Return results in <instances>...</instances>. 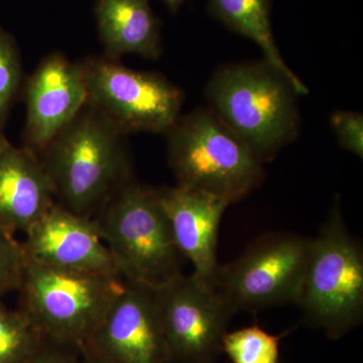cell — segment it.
Returning <instances> with one entry per match:
<instances>
[{
  "label": "cell",
  "instance_id": "cell-1",
  "mask_svg": "<svg viewBox=\"0 0 363 363\" xmlns=\"http://www.w3.org/2000/svg\"><path fill=\"white\" fill-rule=\"evenodd\" d=\"M125 136L87 102L39 157L56 202L92 218L116 189L133 178Z\"/></svg>",
  "mask_w": 363,
  "mask_h": 363
},
{
  "label": "cell",
  "instance_id": "cell-2",
  "mask_svg": "<svg viewBox=\"0 0 363 363\" xmlns=\"http://www.w3.org/2000/svg\"><path fill=\"white\" fill-rule=\"evenodd\" d=\"M298 95L293 83L264 59L222 66L206 86L208 108L262 164L297 138Z\"/></svg>",
  "mask_w": 363,
  "mask_h": 363
},
{
  "label": "cell",
  "instance_id": "cell-3",
  "mask_svg": "<svg viewBox=\"0 0 363 363\" xmlns=\"http://www.w3.org/2000/svg\"><path fill=\"white\" fill-rule=\"evenodd\" d=\"M92 218L128 283L157 289L182 272L183 255L157 189L130 179Z\"/></svg>",
  "mask_w": 363,
  "mask_h": 363
},
{
  "label": "cell",
  "instance_id": "cell-4",
  "mask_svg": "<svg viewBox=\"0 0 363 363\" xmlns=\"http://www.w3.org/2000/svg\"><path fill=\"white\" fill-rule=\"evenodd\" d=\"M164 136L178 185L233 204L264 182V164L210 108L179 116Z\"/></svg>",
  "mask_w": 363,
  "mask_h": 363
},
{
  "label": "cell",
  "instance_id": "cell-5",
  "mask_svg": "<svg viewBox=\"0 0 363 363\" xmlns=\"http://www.w3.org/2000/svg\"><path fill=\"white\" fill-rule=\"evenodd\" d=\"M305 321L339 339L363 317V252L344 223L339 199L313 238L297 303Z\"/></svg>",
  "mask_w": 363,
  "mask_h": 363
},
{
  "label": "cell",
  "instance_id": "cell-6",
  "mask_svg": "<svg viewBox=\"0 0 363 363\" xmlns=\"http://www.w3.org/2000/svg\"><path fill=\"white\" fill-rule=\"evenodd\" d=\"M125 285L123 277L62 271L26 260L20 309L47 340L82 348Z\"/></svg>",
  "mask_w": 363,
  "mask_h": 363
},
{
  "label": "cell",
  "instance_id": "cell-7",
  "mask_svg": "<svg viewBox=\"0 0 363 363\" xmlns=\"http://www.w3.org/2000/svg\"><path fill=\"white\" fill-rule=\"evenodd\" d=\"M81 64L88 102L126 135H164L181 116L183 91L162 74L133 70L104 55L88 57Z\"/></svg>",
  "mask_w": 363,
  "mask_h": 363
},
{
  "label": "cell",
  "instance_id": "cell-8",
  "mask_svg": "<svg viewBox=\"0 0 363 363\" xmlns=\"http://www.w3.org/2000/svg\"><path fill=\"white\" fill-rule=\"evenodd\" d=\"M311 243L290 233L260 236L238 259L220 266L214 288L234 314L296 304Z\"/></svg>",
  "mask_w": 363,
  "mask_h": 363
},
{
  "label": "cell",
  "instance_id": "cell-9",
  "mask_svg": "<svg viewBox=\"0 0 363 363\" xmlns=\"http://www.w3.org/2000/svg\"><path fill=\"white\" fill-rule=\"evenodd\" d=\"M155 291L169 362H216L234 313L214 286L180 272Z\"/></svg>",
  "mask_w": 363,
  "mask_h": 363
},
{
  "label": "cell",
  "instance_id": "cell-10",
  "mask_svg": "<svg viewBox=\"0 0 363 363\" xmlns=\"http://www.w3.org/2000/svg\"><path fill=\"white\" fill-rule=\"evenodd\" d=\"M82 348L106 363H171L155 289L126 281Z\"/></svg>",
  "mask_w": 363,
  "mask_h": 363
},
{
  "label": "cell",
  "instance_id": "cell-11",
  "mask_svg": "<svg viewBox=\"0 0 363 363\" xmlns=\"http://www.w3.org/2000/svg\"><path fill=\"white\" fill-rule=\"evenodd\" d=\"M25 102L23 147L40 157L88 102L81 62L59 51L47 55L26 81Z\"/></svg>",
  "mask_w": 363,
  "mask_h": 363
},
{
  "label": "cell",
  "instance_id": "cell-12",
  "mask_svg": "<svg viewBox=\"0 0 363 363\" xmlns=\"http://www.w3.org/2000/svg\"><path fill=\"white\" fill-rule=\"evenodd\" d=\"M25 233L21 243L28 262L62 271L121 277L93 218L57 202Z\"/></svg>",
  "mask_w": 363,
  "mask_h": 363
},
{
  "label": "cell",
  "instance_id": "cell-13",
  "mask_svg": "<svg viewBox=\"0 0 363 363\" xmlns=\"http://www.w3.org/2000/svg\"><path fill=\"white\" fill-rule=\"evenodd\" d=\"M157 191L181 255L192 262L193 274L214 286L220 269L217 260L219 226L230 203L180 185Z\"/></svg>",
  "mask_w": 363,
  "mask_h": 363
},
{
  "label": "cell",
  "instance_id": "cell-14",
  "mask_svg": "<svg viewBox=\"0 0 363 363\" xmlns=\"http://www.w3.org/2000/svg\"><path fill=\"white\" fill-rule=\"evenodd\" d=\"M56 203L40 157L6 138L0 147V226L26 233Z\"/></svg>",
  "mask_w": 363,
  "mask_h": 363
},
{
  "label": "cell",
  "instance_id": "cell-15",
  "mask_svg": "<svg viewBox=\"0 0 363 363\" xmlns=\"http://www.w3.org/2000/svg\"><path fill=\"white\" fill-rule=\"evenodd\" d=\"M94 13L104 56L112 60L125 55L145 59L161 56V23L150 0H96Z\"/></svg>",
  "mask_w": 363,
  "mask_h": 363
},
{
  "label": "cell",
  "instance_id": "cell-16",
  "mask_svg": "<svg viewBox=\"0 0 363 363\" xmlns=\"http://www.w3.org/2000/svg\"><path fill=\"white\" fill-rule=\"evenodd\" d=\"M209 11L229 30L255 43L264 59L284 74L298 94L309 93L307 86L296 75L281 57L272 28V0H208Z\"/></svg>",
  "mask_w": 363,
  "mask_h": 363
},
{
  "label": "cell",
  "instance_id": "cell-17",
  "mask_svg": "<svg viewBox=\"0 0 363 363\" xmlns=\"http://www.w3.org/2000/svg\"><path fill=\"white\" fill-rule=\"evenodd\" d=\"M47 340L21 309L0 300V363H25Z\"/></svg>",
  "mask_w": 363,
  "mask_h": 363
},
{
  "label": "cell",
  "instance_id": "cell-18",
  "mask_svg": "<svg viewBox=\"0 0 363 363\" xmlns=\"http://www.w3.org/2000/svg\"><path fill=\"white\" fill-rule=\"evenodd\" d=\"M281 339L259 326L245 327L226 332L222 351L233 363H279Z\"/></svg>",
  "mask_w": 363,
  "mask_h": 363
},
{
  "label": "cell",
  "instance_id": "cell-19",
  "mask_svg": "<svg viewBox=\"0 0 363 363\" xmlns=\"http://www.w3.org/2000/svg\"><path fill=\"white\" fill-rule=\"evenodd\" d=\"M21 81L20 50L13 35L0 26V133L6 125Z\"/></svg>",
  "mask_w": 363,
  "mask_h": 363
},
{
  "label": "cell",
  "instance_id": "cell-20",
  "mask_svg": "<svg viewBox=\"0 0 363 363\" xmlns=\"http://www.w3.org/2000/svg\"><path fill=\"white\" fill-rule=\"evenodd\" d=\"M26 257L14 233L0 226V300L6 294L20 290Z\"/></svg>",
  "mask_w": 363,
  "mask_h": 363
},
{
  "label": "cell",
  "instance_id": "cell-21",
  "mask_svg": "<svg viewBox=\"0 0 363 363\" xmlns=\"http://www.w3.org/2000/svg\"><path fill=\"white\" fill-rule=\"evenodd\" d=\"M330 125L341 147L362 159V114L355 111L333 112L330 116Z\"/></svg>",
  "mask_w": 363,
  "mask_h": 363
},
{
  "label": "cell",
  "instance_id": "cell-22",
  "mask_svg": "<svg viewBox=\"0 0 363 363\" xmlns=\"http://www.w3.org/2000/svg\"><path fill=\"white\" fill-rule=\"evenodd\" d=\"M82 348L45 340L25 363H81Z\"/></svg>",
  "mask_w": 363,
  "mask_h": 363
},
{
  "label": "cell",
  "instance_id": "cell-23",
  "mask_svg": "<svg viewBox=\"0 0 363 363\" xmlns=\"http://www.w3.org/2000/svg\"><path fill=\"white\" fill-rule=\"evenodd\" d=\"M81 363H106L101 358L96 357V355L91 353L90 351L83 350L82 348V359Z\"/></svg>",
  "mask_w": 363,
  "mask_h": 363
},
{
  "label": "cell",
  "instance_id": "cell-24",
  "mask_svg": "<svg viewBox=\"0 0 363 363\" xmlns=\"http://www.w3.org/2000/svg\"><path fill=\"white\" fill-rule=\"evenodd\" d=\"M162 1L168 6L172 11L176 13V11H178L185 2L189 1V0H162Z\"/></svg>",
  "mask_w": 363,
  "mask_h": 363
},
{
  "label": "cell",
  "instance_id": "cell-25",
  "mask_svg": "<svg viewBox=\"0 0 363 363\" xmlns=\"http://www.w3.org/2000/svg\"><path fill=\"white\" fill-rule=\"evenodd\" d=\"M4 135L0 133V147H1L2 142H4Z\"/></svg>",
  "mask_w": 363,
  "mask_h": 363
}]
</instances>
